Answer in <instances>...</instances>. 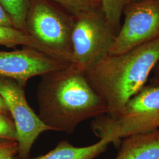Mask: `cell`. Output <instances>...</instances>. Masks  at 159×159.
<instances>
[{"instance_id": "9c48e42d", "label": "cell", "mask_w": 159, "mask_h": 159, "mask_svg": "<svg viewBox=\"0 0 159 159\" xmlns=\"http://www.w3.org/2000/svg\"><path fill=\"white\" fill-rule=\"evenodd\" d=\"M114 159H159V129L123 139Z\"/></svg>"}, {"instance_id": "52a82bcc", "label": "cell", "mask_w": 159, "mask_h": 159, "mask_svg": "<svg viewBox=\"0 0 159 159\" xmlns=\"http://www.w3.org/2000/svg\"><path fill=\"white\" fill-rule=\"evenodd\" d=\"M15 80L0 77V94L14 121L18 143V159H29L31 150L41 134L50 128L30 106L25 87Z\"/></svg>"}, {"instance_id": "6da1fadb", "label": "cell", "mask_w": 159, "mask_h": 159, "mask_svg": "<svg viewBox=\"0 0 159 159\" xmlns=\"http://www.w3.org/2000/svg\"><path fill=\"white\" fill-rule=\"evenodd\" d=\"M41 77L37 91L38 115L50 130L71 134L81 123L107 113L85 73L71 64Z\"/></svg>"}, {"instance_id": "5bb4252c", "label": "cell", "mask_w": 159, "mask_h": 159, "mask_svg": "<svg viewBox=\"0 0 159 159\" xmlns=\"http://www.w3.org/2000/svg\"><path fill=\"white\" fill-rule=\"evenodd\" d=\"M77 17L91 10L102 8L101 0H51Z\"/></svg>"}, {"instance_id": "5b68a950", "label": "cell", "mask_w": 159, "mask_h": 159, "mask_svg": "<svg viewBox=\"0 0 159 159\" xmlns=\"http://www.w3.org/2000/svg\"><path fill=\"white\" fill-rule=\"evenodd\" d=\"M116 35L102 8L74 17L71 64L85 73L108 56Z\"/></svg>"}, {"instance_id": "ba28073f", "label": "cell", "mask_w": 159, "mask_h": 159, "mask_svg": "<svg viewBox=\"0 0 159 159\" xmlns=\"http://www.w3.org/2000/svg\"><path fill=\"white\" fill-rule=\"evenodd\" d=\"M33 48L0 51V77L15 80L26 85L29 80L70 65Z\"/></svg>"}, {"instance_id": "7a4b0ae2", "label": "cell", "mask_w": 159, "mask_h": 159, "mask_svg": "<svg viewBox=\"0 0 159 159\" xmlns=\"http://www.w3.org/2000/svg\"><path fill=\"white\" fill-rule=\"evenodd\" d=\"M159 62V39L127 51L110 55L89 69L85 75L107 108L108 116L119 112L146 85Z\"/></svg>"}, {"instance_id": "277c9868", "label": "cell", "mask_w": 159, "mask_h": 159, "mask_svg": "<svg viewBox=\"0 0 159 159\" xmlns=\"http://www.w3.org/2000/svg\"><path fill=\"white\" fill-rule=\"evenodd\" d=\"M74 17L51 0H29L26 32L50 52L52 56L71 64V35Z\"/></svg>"}, {"instance_id": "30bf717a", "label": "cell", "mask_w": 159, "mask_h": 159, "mask_svg": "<svg viewBox=\"0 0 159 159\" xmlns=\"http://www.w3.org/2000/svg\"><path fill=\"white\" fill-rule=\"evenodd\" d=\"M112 141L108 138L85 147H77L67 140H63L47 153L29 159H95L104 153Z\"/></svg>"}, {"instance_id": "3957f363", "label": "cell", "mask_w": 159, "mask_h": 159, "mask_svg": "<svg viewBox=\"0 0 159 159\" xmlns=\"http://www.w3.org/2000/svg\"><path fill=\"white\" fill-rule=\"evenodd\" d=\"M91 130L119 146L127 137L159 129V86L150 84L130 98L119 112L94 119Z\"/></svg>"}, {"instance_id": "4fadbf2b", "label": "cell", "mask_w": 159, "mask_h": 159, "mask_svg": "<svg viewBox=\"0 0 159 159\" xmlns=\"http://www.w3.org/2000/svg\"><path fill=\"white\" fill-rule=\"evenodd\" d=\"M29 2V0H0V3L11 18L14 27L25 32Z\"/></svg>"}, {"instance_id": "8992f818", "label": "cell", "mask_w": 159, "mask_h": 159, "mask_svg": "<svg viewBox=\"0 0 159 159\" xmlns=\"http://www.w3.org/2000/svg\"><path fill=\"white\" fill-rule=\"evenodd\" d=\"M121 24L109 52L116 55L159 39V0H138L123 11Z\"/></svg>"}, {"instance_id": "8fae6325", "label": "cell", "mask_w": 159, "mask_h": 159, "mask_svg": "<svg viewBox=\"0 0 159 159\" xmlns=\"http://www.w3.org/2000/svg\"><path fill=\"white\" fill-rule=\"evenodd\" d=\"M0 46L9 48H14L20 46H23V47H27L53 57L50 52L34 37L14 27L0 25Z\"/></svg>"}, {"instance_id": "9a60e30c", "label": "cell", "mask_w": 159, "mask_h": 159, "mask_svg": "<svg viewBox=\"0 0 159 159\" xmlns=\"http://www.w3.org/2000/svg\"><path fill=\"white\" fill-rule=\"evenodd\" d=\"M17 140V131L11 115L0 113V142Z\"/></svg>"}, {"instance_id": "7c38bea8", "label": "cell", "mask_w": 159, "mask_h": 159, "mask_svg": "<svg viewBox=\"0 0 159 159\" xmlns=\"http://www.w3.org/2000/svg\"><path fill=\"white\" fill-rule=\"evenodd\" d=\"M136 1L138 0H101L102 12L116 34L121 25V20L125 8Z\"/></svg>"}, {"instance_id": "e0dca14e", "label": "cell", "mask_w": 159, "mask_h": 159, "mask_svg": "<svg viewBox=\"0 0 159 159\" xmlns=\"http://www.w3.org/2000/svg\"><path fill=\"white\" fill-rule=\"evenodd\" d=\"M0 25L14 27L11 18L0 3Z\"/></svg>"}, {"instance_id": "d6986e66", "label": "cell", "mask_w": 159, "mask_h": 159, "mask_svg": "<svg viewBox=\"0 0 159 159\" xmlns=\"http://www.w3.org/2000/svg\"><path fill=\"white\" fill-rule=\"evenodd\" d=\"M0 113L10 115L7 106L3 97L0 94Z\"/></svg>"}, {"instance_id": "2e32d148", "label": "cell", "mask_w": 159, "mask_h": 159, "mask_svg": "<svg viewBox=\"0 0 159 159\" xmlns=\"http://www.w3.org/2000/svg\"><path fill=\"white\" fill-rule=\"evenodd\" d=\"M18 153L17 140L0 142V159H18Z\"/></svg>"}, {"instance_id": "ac0fdd59", "label": "cell", "mask_w": 159, "mask_h": 159, "mask_svg": "<svg viewBox=\"0 0 159 159\" xmlns=\"http://www.w3.org/2000/svg\"><path fill=\"white\" fill-rule=\"evenodd\" d=\"M152 74V77L150 79V84L159 86V62L155 66Z\"/></svg>"}]
</instances>
